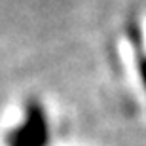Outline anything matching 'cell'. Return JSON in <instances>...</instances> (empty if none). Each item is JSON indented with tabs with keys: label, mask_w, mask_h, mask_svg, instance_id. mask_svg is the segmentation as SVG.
I'll return each mask as SVG.
<instances>
[{
	"label": "cell",
	"mask_w": 146,
	"mask_h": 146,
	"mask_svg": "<svg viewBox=\"0 0 146 146\" xmlns=\"http://www.w3.org/2000/svg\"><path fill=\"white\" fill-rule=\"evenodd\" d=\"M125 36L131 46V53H133V61L137 66V74L142 84V89L146 93V40H144V29L142 23L137 17H131L125 23Z\"/></svg>",
	"instance_id": "2"
},
{
	"label": "cell",
	"mask_w": 146,
	"mask_h": 146,
	"mask_svg": "<svg viewBox=\"0 0 146 146\" xmlns=\"http://www.w3.org/2000/svg\"><path fill=\"white\" fill-rule=\"evenodd\" d=\"M51 125L48 112L40 101H29L21 121L11 127L6 137V146H49Z\"/></svg>",
	"instance_id": "1"
}]
</instances>
